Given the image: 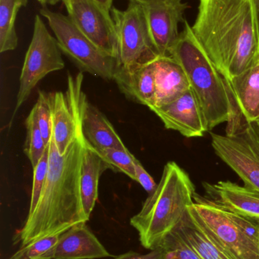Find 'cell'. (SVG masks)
Returning <instances> with one entry per match:
<instances>
[{
	"label": "cell",
	"mask_w": 259,
	"mask_h": 259,
	"mask_svg": "<svg viewBox=\"0 0 259 259\" xmlns=\"http://www.w3.org/2000/svg\"><path fill=\"white\" fill-rule=\"evenodd\" d=\"M192 30L225 79L259 62V27L255 0H199Z\"/></svg>",
	"instance_id": "1"
},
{
	"label": "cell",
	"mask_w": 259,
	"mask_h": 259,
	"mask_svg": "<svg viewBox=\"0 0 259 259\" xmlns=\"http://www.w3.org/2000/svg\"><path fill=\"white\" fill-rule=\"evenodd\" d=\"M86 140L82 134L64 155L58 152L53 135L50 142L47 181L36 208L27 214L14 244L24 247L36 240L60 235L74 225L87 223L81 195V168Z\"/></svg>",
	"instance_id": "2"
},
{
	"label": "cell",
	"mask_w": 259,
	"mask_h": 259,
	"mask_svg": "<svg viewBox=\"0 0 259 259\" xmlns=\"http://www.w3.org/2000/svg\"><path fill=\"white\" fill-rule=\"evenodd\" d=\"M169 56L185 71L208 131L241 117L225 77L207 56L187 20Z\"/></svg>",
	"instance_id": "3"
},
{
	"label": "cell",
	"mask_w": 259,
	"mask_h": 259,
	"mask_svg": "<svg viewBox=\"0 0 259 259\" xmlns=\"http://www.w3.org/2000/svg\"><path fill=\"white\" fill-rule=\"evenodd\" d=\"M196 187L190 175L174 161L164 166L159 184L144 201L141 211L130 219L141 244L149 250L161 242L182 221L194 202Z\"/></svg>",
	"instance_id": "4"
},
{
	"label": "cell",
	"mask_w": 259,
	"mask_h": 259,
	"mask_svg": "<svg viewBox=\"0 0 259 259\" xmlns=\"http://www.w3.org/2000/svg\"><path fill=\"white\" fill-rule=\"evenodd\" d=\"M189 211L209 237L234 259H259V223L196 193Z\"/></svg>",
	"instance_id": "5"
},
{
	"label": "cell",
	"mask_w": 259,
	"mask_h": 259,
	"mask_svg": "<svg viewBox=\"0 0 259 259\" xmlns=\"http://www.w3.org/2000/svg\"><path fill=\"white\" fill-rule=\"evenodd\" d=\"M40 13L48 21L61 52L82 72H88L105 80H114L118 69L117 60L106 54L88 39L69 17L43 6Z\"/></svg>",
	"instance_id": "6"
},
{
	"label": "cell",
	"mask_w": 259,
	"mask_h": 259,
	"mask_svg": "<svg viewBox=\"0 0 259 259\" xmlns=\"http://www.w3.org/2000/svg\"><path fill=\"white\" fill-rule=\"evenodd\" d=\"M111 15L117 35L118 68L133 69L160 57L141 2L129 0L124 10L113 7Z\"/></svg>",
	"instance_id": "7"
},
{
	"label": "cell",
	"mask_w": 259,
	"mask_h": 259,
	"mask_svg": "<svg viewBox=\"0 0 259 259\" xmlns=\"http://www.w3.org/2000/svg\"><path fill=\"white\" fill-rule=\"evenodd\" d=\"M64 67L65 62L57 40L50 34L41 16L36 15L33 36L21 70L19 91L12 117L27 100L40 80L50 73L63 69Z\"/></svg>",
	"instance_id": "8"
},
{
	"label": "cell",
	"mask_w": 259,
	"mask_h": 259,
	"mask_svg": "<svg viewBox=\"0 0 259 259\" xmlns=\"http://www.w3.org/2000/svg\"><path fill=\"white\" fill-rule=\"evenodd\" d=\"M211 146L246 187L259 193V128L255 122L233 135L211 132Z\"/></svg>",
	"instance_id": "9"
},
{
	"label": "cell",
	"mask_w": 259,
	"mask_h": 259,
	"mask_svg": "<svg viewBox=\"0 0 259 259\" xmlns=\"http://www.w3.org/2000/svg\"><path fill=\"white\" fill-rule=\"evenodd\" d=\"M83 72L69 74L65 92L49 94L53 113V137L58 152L64 155L82 132V118L87 100L82 91Z\"/></svg>",
	"instance_id": "10"
},
{
	"label": "cell",
	"mask_w": 259,
	"mask_h": 259,
	"mask_svg": "<svg viewBox=\"0 0 259 259\" xmlns=\"http://www.w3.org/2000/svg\"><path fill=\"white\" fill-rule=\"evenodd\" d=\"M76 27L102 51L117 59V35L110 12L93 0H61Z\"/></svg>",
	"instance_id": "11"
},
{
	"label": "cell",
	"mask_w": 259,
	"mask_h": 259,
	"mask_svg": "<svg viewBox=\"0 0 259 259\" xmlns=\"http://www.w3.org/2000/svg\"><path fill=\"white\" fill-rule=\"evenodd\" d=\"M152 40L160 56L169 52L179 38V24L186 21L188 5L182 0H141Z\"/></svg>",
	"instance_id": "12"
},
{
	"label": "cell",
	"mask_w": 259,
	"mask_h": 259,
	"mask_svg": "<svg viewBox=\"0 0 259 259\" xmlns=\"http://www.w3.org/2000/svg\"><path fill=\"white\" fill-rule=\"evenodd\" d=\"M151 110L158 115L166 128L177 131L187 138L202 137L208 131L191 88L173 101Z\"/></svg>",
	"instance_id": "13"
},
{
	"label": "cell",
	"mask_w": 259,
	"mask_h": 259,
	"mask_svg": "<svg viewBox=\"0 0 259 259\" xmlns=\"http://www.w3.org/2000/svg\"><path fill=\"white\" fill-rule=\"evenodd\" d=\"M206 197L220 206L259 223V193L230 181L203 183Z\"/></svg>",
	"instance_id": "14"
},
{
	"label": "cell",
	"mask_w": 259,
	"mask_h": 259,
	"mask_svg": "<svg viewBox=\"0 0 259 259\" xmlns=\"http://www.w3.org/2000/svg\"><path fill=\"white\" fill-rule=\"evenodd\" d=\"M112 256L86 223H81L60 234L54 259H97Z\"/></svg>",
	"instance_id": "15"
},
{
	"label": "cell",
	"mask_w": 259,
	"mask_h": 259,
	"mask_svg": "<svg viewBox=\"0 0 259 259\" xmlns=\"http://www.w3.org/2000/svg\"><path fill=\"white\" fill-rule=\"evenodd\" d=\"M155 97L150 109L173 101L190 89L185 71L170 56H160L155 61Z\"/></svg>",
	"instance_id": "16"
},
{
	"label": "cell",
	"mask_w": 259,
	"mask_h": 259,
	"mask_svg": "<svg viewBox=\"0 0 259 259\" xmlns=\"http://www.w3.org/2000/svg\"><path fill=\"white\" fill-rule=\"evenodd\" d=\"M155 61L133 69L118 68L114 79L128 98L149 109L153 106L155 97Z\"/></svg>",
	"instance_id": "17"
},
{
	"label": "cell",
	"mask_w": 259,
	"mask_h": 259,
	"mask_svg": "<svg viewBox=\"0 0 259 259\" xmlns=\"http://www.w3.org/2000/svg\"><path fill=\"white\" fill-rule=\"evenodd\" d=\"M225 80L243 118L248 123L255 122L259 118V62Z\"/></svg>",
	"instance_id": "18"
},
{
	"label": "cell",
	"mask_w": 259,
	"mask_h": 259,
	"mask_svg": "<svg viewBox=\"0 0 259 259\" xmlns=\"http://www.w3.org/2000/svg\"><path fill=\"white\" fill-rule=\"evenodd\" d=\"M82 132L87 143L96 150L106 148L127 149L107 118L88 101L82 114Z\"/></svg>",
	"instance_id": "19"
},
{
	"label": "cell",
	"mask_w": 259,
	"mask_h": 259,
	"mask_svg": "<svg viewBox=\"0 0 259 259\" xmlns=\"http://www.w3.org/2000/svg\"><path fill=\"white\" fill-rule=\"evenodd\" d=\"M108 169L111 170L110 165L86 142L81 168L80 186L82 204L88 219L98 199L100 175Z\"/></svg>",
	"instance_id": "20"
},
{
	"label": "cell",
	"mask_w": 259,
	"mask_h": 259,
	"mask_svg": "<svg viewBox=\"0 0 259 259\" xmlns=\"http://www.w3.org/2000/svg\"><path fill=\"white\" fill-rule=\"evenodd\" d=\"M174 230L202 259H234L199 226L189 208Z\"/></svg>",
	"instance_id": "21"
},
{
	"label": "cell",
	"mask_w": 259,
	"mask_h": 259,
	"mask_svg": "<svg viewBox=\"0 0 259 259\" xmlns=\"http://www.w3.org/2000/svg\"><path fill=\"white\" fill-rule=\"evenodd\" d=\"M28 0H0V53L15 50L18 37L15 20L18 11Z\"/></svg>",
	"instance_id": "22"
},
{
	"label": "cell",
	"mask_w": 259,
	"mask_h": 259,
	"mask_svg": "<svg viewBox=\"0 0 259 259\" xmlns=\"http://www.w3.org/2000/svg\"><path fill=\"white\" fill-rule=\"evenodd\" d=\"M25 125L27 128V139L24 152L30 160L32 167L34 168L44 155L48 145L44 142L33 109L26 119Z\"/></svg>",
	"instance_id": "23"
},
{
	"label": "cell",
	"mask_w": 259,
	"mask_h": 259,
	"mask_svg": "<svg viewBox=\"0 0 259 259\" xmlns=\"http://www.w3.org/2000/svg\"><path fill=\"white\" fill-rule=\"evenodd\" d=\"M59 236L44 237L24 247L20 248L9 259H54Z\"/></svg>",
	"instance_id": "24"
},
{
	"label": "cell",
	"mask_w": 259,
	"mask_h": 259,
	"mask_svg": "<svg viewBox=\"0 0 259 259\" xmlns=\"http://www.w3.org/2000/svg\"><path fill=\"white\" fill-rule=\"evenodd\" d=\"M102 158L110 165L111 170L115 172H122L131 179L136 181L134 168V155L128 149L106 148L97 150Z\"/></svg>",
	"instance_id": "25"
},
{
	"label": "cell",
	"mask_w": 259,
	"mask_h": 259,
	"mask_svg": "<svg viewBox=\"0 0 259 259\" xmlns=\"http://www.w3.org/2000/svg\"><path fill=\"white\" fill-rule=\"evenodd\" d=\"M159 247L164 250L165 259H202L175 230L164 239Z\"/></svg>",
	"instance_id": "26"
},
{
	"label": "cell",
	"mask_w": 259,
	"mask_h": 259,
	"mask_svg": "<svg viewBox=\"0 0 259 259\" xmlns=\"http://www.w3.org/2000/svg\"><path fill=\"white\" fill-rule=\"evenodd\" d=\"M33 110L34 111L44 142L46 144L49 145L53 135V113L49 94L44 91H39L38 101L33 106Z\"/></svg>",
	"instance_id": "27"
},
{
	"label": "cell",
	"mask_w": 259,
	"mask_h": 259,
	"mask_svg": "<svg viewBox=\"0 0 259 259\" xmlns=\"http://www.w3.org/2000/svg\"><path fill=\"white\" fill-rule=\"evenodd\" d=\"M49 155H50V144L47 146L44 155L33 169V187L28 214H31L36 208V204L41 197L44 184L47 181L49 169Z\"/></svg>",
	"instance_id": "28"
},
{
	"label": "cell",
	"mask_w": 259,
	"mask_h": 259,
	"mask_svg": "<svg viewBox=\"0 0 259 259\" xmlns=\"http://www.w3.org/2000/svg\"><path fill=\"white\" fill-rule=\"evenodd\" d=\"M134 168H135L136 181L141 184V187L149 193V195L152 194L155 191L158 184L155 183L153 178L147 173V170H145L135 157H134Z\"/></svg>",
	"instance_id": "29"
},
{
	"label": "cell",
	"mask_w": 259,
	"mask_h": 259,
	"mask_svg": "<svg viewBox=\"0 0 259 259\" xmlns=\"http://www.w3.org/2000/svg\"><path fill=\"white\" fill-rule=\"evenodd\" d=\"M114 259H165L164 250L161 247L151 250L147 254H141L134 251H129L114 257Z\"/></svg>",
	"instance_id": "30"
},
{
	"label": "cell",
	"mask_w": 259,
	"mask_h": 259,
	"mask_svg": "<svg viewBox=\"0 0 259 259\" xmlns=\"http://www.w3.org/2000/svg\"><path fill=\"white\" fill-rule=\"evenodd\" d=\"M93 1L97 3V4L100 5L105 10L111 13V9L114 7L113 3H114V0H93Z\"/></svg>",
	"instance_id": "31"
},
{
	"label": "cell",
	"mask_w": 259,
	"mask_h": 259,
	"mask_svg": "<svg viewBox=\"0 0 259 259\" xmlns=\"http://www.w3.org/2000/svg\"><path fill=\"white\" fill-rule=\"evenodd\" d=\"M36 1L41 3L43 6H47L48 5H50V6H56L61 0H36Z\"/></svg>",
	"instance_id": "32"
},
{
	"label": "cell",
	"mask_w": 259,
	"mask_h": 259,
	"mask_svg": "<svg viewBox=\"0 0 259 259\" xmlns=\"http://www.w3.org/2000/svg\"><path fill=\"white\" fill-rule=\"evenodd\" d=\"M255 8H256L257 17H258V22L259 27V0H255Z\"/></svg>",
	"instance_id": "33"
},
{
	"label": "cell",
	"mask_w": 259,
	"mask_h": 259,
	"mask_svg": "<svg viewBox=\"0 0 259 259\" xmlns=\"http://www.w3.org/2000/svg\"><path fill=\"white\" fill-rule=\"evenodd\" d=\"M255 124H256V125L258 126V128H259V118H258V119L256 121H255Z\"/></svg>",
	"instance_id": "34"
},
{
	"label": "cell",
	"mask_w": 259,
	"mask_h": 259,
	"mask_svg": "<svg viewBox=\"0 0 259 259\" xmlns=\"http://www.w3.org/2000/svg\"><path fill=\"white\" fill-rule=\"evenodd\" d=\"M141 0H139V2H141Z\"/></svg>",
	"instance_id": "35"
},
{
	"label": "cell",
	"mask_w": 259,
	"mask_h": 259,
	"mask_svg": "<svg viewBox=\"0 0 259 259\" xmlns=\"http://www.w3.org/2000/svg\"><path fill=\"white\" fill-rule=\"evenodd\" d=\"M137 1H139V0H137Z\"/></svg>",
	"instance_id": "36"
}]
</instances>
